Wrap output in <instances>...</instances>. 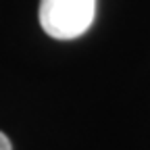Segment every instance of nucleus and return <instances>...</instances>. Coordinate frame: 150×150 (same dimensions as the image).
<instances>
[{
	"instance_id": "nucleus-1",
	"label": "nucleus",
	"mask_w": 150,
	"mask_h": 150,
	"mask_svg": "<svg viewBox=\"0 0 150 150\" xmlns=\"http://www.w3.org/2000/svg\"><path fill=\"white\" fill-rule=\"evenodd\" d=\"M96 17V0H40V25L54 40L83 35Z\"/></svg>"
},
{
	"instance_id": "nucleus-2",
	"label": "nucleus",
	"mask_w": 150,
	"mask_h": 150,
	"mask_svg": "<svg viewBox=\"0 0 150 150\" xmlns=\"http://www.w3.org/2000/svg\"><path fill=\"white\" fill-rule=\"evenodd\" d=\"M0 150H13V144H11V140L0 131Z\"/></svg>"
}]
</instances>
